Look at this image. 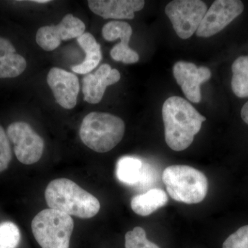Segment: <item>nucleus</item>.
<instances>
[{
    "mask_svg": "<svg viewBox=\"0 0 248 248\" xmlns=\"http://www.w3.org/2000/svg\"><path fill=\"white\" fill-rule=\"evenodd\" d=\"M125 129V124L120 117L108 112H92L81 122L79 137L90 149L107 153L120 143Z\"/></svg>",
    "mask_w": 248,
    "mask_h": 248,
    "instance_id": "nucleus-3",
    "label": "nucleus"
},
{
    "mask_svg": "<svg viewBox=\"0 0 248 248\" xmlns=\"http://www.w3.org/2000/svg\"><path fill=\"white\" fill-rule=\"evenodd\" d=\"M231 86L233 93L238 97H248V71L233 73Z\"/></svg>",
    "mask_w": 248,
    "mask_h": 248,
    "instance_id": "nucleus-24",
    "label": "nucleus"
},
{
    "mask_svg": "<svg viewBox=\"0 0 248 248\" xmlns=\"http://www.w3.org/2000/svg\"><path fill=\"white\" fill-rule=\"evenodd\" d=\"M12 159L9 139L4 129L0 125V173L6 170Z\"/></svg>",
    "mask_w": 248,
    "mask_h": 248,
    "instance_id": "nucleus-22",
    "label": "nucleus"
},
{
    "mask_svg": "<svg viewBox=\"0 0 248 248\" xmlns=\"http://www.w3.org/2000/svg\"><path fill=\"white\" fill-rule=\"evenodd\" d=\"M47 83L57 102L66 109H73L78 102L80 86L76 75L54 67L48 72Z\"/></svg>",
    "mask_w": 248,
    "mask_h": 248,
    "instance_id": "nucleus-11",
    "label": "nucleus"
},
{
    "mask_svg": "<svg viewBox=\"0 0 248 248\" xmlns=\"http://www.w3.org/2000/svg\"><path fill=\"white\" fill-rule=\"evenodd\" d=\"M121 79V74L107 63L101 65L94 73L86 75L82 80V93L85 102L91 104L102 101L106 89Z\"/></svg>",
    "mask_w": 248,
    "mask_h": 248,
    "instance_id": "nucleus-12",
    "label": "nucleus"
},
{
    "mask_svg": "<svg viewBox=\"0 0 248 248\" xmlns=\"http://www.w3.org/2000/svg\"><path fill=\"white\" fill-rule=\"evenodd\" d=\"M244 10L239 0H217L208 9L196 34L200 37H212L221 32Z\"/></svg>",
    "mask_w": 248,
    "mask_h": 248,
    "instance_id": "nucleus-8",
    "label": "nucleus"
},
{
    "mask_svg": "<svg viewBox=\"0 0 248 248\" xmlns=\"http://www.w3.org/2000/svg\"><path fill=\"white\" fill-rule=\"evenodd\" d=\"M18 227L11 221L0 223V248H16L20 242Z\"/></svg>",
    "mask_w": 248,
    "mask_h": 248,
    "instance_id": "nucleus-19",
    "label": "nucleus"
},
{
    "mask_svg": "<svg viewBox=\"0 0 248 248\" xmlns=\"http://www.w3.org/2000/svg\"><path fill=\"white\" fill-rule=\"evenodd\" d=\"M248 71V56H241L236 59L232 66V73Z\"/></svg>",
    "mask_w": 248,
    "mask_h": 248,
    "instance_id": "nucleus-25",
    "label": "nucleus"
},
{
    "mask_svg": "<svg viewBox=\"0 0 248 248\" xmlns=\"http://www.w3.org/2000/svg\"><path fill=\"white\" fill-rule=\"evenodd\" d=\"M45 195L49 208L70 216L92 218L100 210V203L94 196L66 178L49 183Z\"/></svg>",
    "mask_w": 248,
    "mask_h": 248,
    "instance_id": "nucleus-2",
    "label": "nucleus"
},
{
    "mask_svg": "<svg viewBox=\"0 0 248 248\" xmlns=\"http://www.w3.org/2000/svg\"><path fill=\"white\" fill-rule=\"evenodd\" d=\"M125 248H160L147 239L146 231L141 227H135L125 236Z\"/></svg>",
    "mask_w": 248,
    "mask_h": 248,
    "instance_id": "nucleus-20",
    "label": "nucleus"
},
{
    "mask_svg": "<svg viewBox=\"0 0 248 248\" xmlns=\"http://www.w3.org/2000/svg\"><path fill=\"white\" fill-rule=\"evenodd\" d=\"M27 66L25 58L17 53L13 44L0 37V79L17 78L25 71Z\"/></svg>",
    "mask_w": 248,
    "mask_h": 248,
    "instance_id": "nucleus-14",
    "label": "nucleus"
},
{
    "mask_svg": "<svg viewBox=\"0 0 248 248\" xmlns=\"http://www.w3.org/2000/svg\"><path fill=\"white\" fill-rule=\"evenodd\" d=\"M132 35L131 26L123 21H110L102 28L103 37L108 42L120 39L121 43L128 45Z\"/></svg>",
    "mask_w": 248,
    "mask_h": 248,
    "instance_id": "nucleus-18",
    "label": "nucleus"
},
{
    "mask_svg": "<svg viewBox=\"0 0 248 248\" xmlns=\"http://www.w3.org/2000/svg\"><path fill=\"white\" fill-rule=\"evenodd\" d=\"M32 2L37 3V4H47V3L50 2V0H33Z\"/></svg>",
    "mask_w": 248,
    "mask_h": 248,
    "instance_id": "nucleus-27",
    "label": "nucleus"
},
{
    "mask_svg": "<svg viewBox=\"0 0 248 248\" xmlns=\"http://www.w3.org/2000/svg\"><path fill=\"white\" fill-rule=\"evenodd\" d=\"M241 118L248 124V102H246L241 109Z\"/></svg>",
    "mask_w": 248,
    "mask_h": 248,
    "instance_id": "nucleus-26",
    "label": "nucleus"
},
{
    "mask_svg": "<svg viewBox=\"0 0 248 248\" xmlns=\"http://www.w3.org/2000/svg\"><path fill=\"white\" fill-rule=\"evenodd\" d=\"M162 117L166 143L173 151L178 152L184 151L192 144L206 120L190 103L177 96L165 101Z\"/></svg>",
    "mask_w": 248,
    "mask_h": 248,
    "instance_id": "nucleus-1",
    "label": "nucleus"
},
{
    "mask_svg": "<svg viewBox=\"0 0 248 248\" xmlns=\"http://www.w3.org/2000/svg\"><path fill=\"white\" fill-rule=\"evenodd\" d=\"M143 169V163L138 158L124 156L117 161L116 176L123 184L135 185L143 182L148 177V173Z\"/></svg>",
    "mask_w": 248,
    "mask_h": 248,
    "instance_id": "nucleus-16",
    "label": "nucleus"
},
{
    "mask_svg": "<svg viewBox=\"0 0 248 248\" xmlns=\"http://www.w3.org/2000/svg\"><path fill=\"white\" fill-rule=\"evenodd\" d=\"M223 248H248V225L228 236L223 243Z\"/></svg>",
    "mask_w": 248,
    "mask_h": 248,
    "instance_id": "nucleus-23",
    "label": "nucleus"
},
{
    "mask_svg": "<svg viewBox=\"0 0 248 248\" xmlns=\"http://www.w3.org/2000/svg\"><path fill=\"white\" fill-rule=\"evenodd\" d=\"M111 58L117 62L124 63H135L140 60V56L136 51L129 47L128 45L117 44L110 50Z\"/></svg>",
    "mask_w": 248,
    "mask_h": 248,
    "instance_id": "nucleus-21",
    "label": "nucleus"
},
{
    "mask_svg": "<svg viewBox=\"0 0 248 248\" xmlns=\"http://www.w3.org/2000/svg\"><path fill=\"white\" fill-rule=\"evenodd\" d=\"M207 11L208 6L200 0H175L165 9L176 33L183 40L197 32Z\"/></svg>",
    "mask_w": 248,
    "mask_h": 248,
    "instance_id": "nucleus-6",
    "label": "nucleus"
},
{
    "mask_svg": "<svg viewBox=\"0 0 248 248\" xmlns=\"http://www.w3.org/2000/svg\"><path fill=\"white\" fill-rule=\"evenodd\" d=\"M168 200L167 195L164 190L159 188L152 189L146 193L135 196L132 199V210L140 216H148L166 205Z\"/></svg>",
    "mask_w": 248,
    "mask_h": 248,
    "instance_id": "nucleus-17",
    "label": "nucleus"
},
{
    "mask_svg": "<svg viewBox=\"0 0 248 248\" xmlns=\"http://www.w3.org/2000/svg\"><path fill=\"white\" fill-rule=\"evenodd\" d=\"M86 25L79 18L67 14L58 25L40 28L36 34V42L46 51L58 48L62 41L78 38L84 33Z\"/></svg>",
    "mask_w": 248,
    "mask_h": 248,
    "instance_id": "nucleus-9",
    "label": "nucleus"
},
{
    "mask_svg": "<svg viewBox=\"0 0 248 248\" xmlns=\"http://www.w3.org/2000/svg\"><path fill=\"white\" fill-rule=\"evenodd\" d=\"M89 9L104 19H132L135 13L143 9L142 0H89Z\"/></svg>",
    "mask_w": 248,
    "mask_h": 248,
    "instance_id": "nucleus-13",
    "label": "nucleus"
},
{
    "mask_svg": "<svg viewBox=\"0 0 248 248\" xmlns=\"http://www.w3.org/2000/svg\"><path fill=\"white\" fill-rule=\"evenodd\" d=\"M162 180L171 198L181 203H200L208 193V179L203 172L190 166H169L163 172Z\"/></svg>",
    "mask_w": 248,
    "mask_h": 248,
    "instance_id": "nucleus-4",
    "label": "nucleus"
},
{
    "mask_svg": "<svg viewBox=\"0 0 248 248\" xmlns=\"http://www.w3.org/2000/svg\"><path fill=\"white\" fill-rule=\"evenodd\" d=\"M173 75L187 99L195 104L200 103L201 85L211 78L210 70L205 66L197 67L190 62H178L173 67Z\"/></svg>",
    "mask_w": 248,
    "mask_h": 248,
    "instance_id": "nucleus-10",
    "label": "nucleus"
},
{
    "mask_svg": "<svg viewBox=\"0 0 248 248\" xmlns=\"http://www.w3.org/2000/svg\"><path fill=\"white\" fill-rule=\"evenodd\" d=\"M31 228L42 248H69L74 221L66 213L45 209L34 217Z\"/></svg>",
    "mask_w": 248,
    "mask_h": 248,
    "instance_id": "nucleus-5",
    "label": "nucleus"
},
{
    "mask_svg": "<svg viewBox=\"0 0 248 248\" xmlns=\"http://www.w3.org/2000/svg\"><path fill=\"white\" fill-rule=\"evenodd\" d=\"M78 42L86 53V58L80 64L72 67V71L80 75L89 74L97 68L102 59L100 45L94 36L90 32H84L78 38Z\"/></svg>",
    "mask_w": 248,
    "mask_h": 248,
    "instance_id": "nucleus-15",
    "label": "nucleus"
},
{
    "mask_svg": "<svg viewBox=\"0 0 248 248\" xmlns=\"http://www.w3.org/2000/svg\"><path fill=\"white\" fill-rule=\"evenodd\" d=\"M6 135L14 145L15 154L19 162L31 165L40 161L45 141L29 124L16 122L10 124Z\"/></svg>",
    "mask_w": 248,
    "mask_h": 248,
    "instance_id": "nucleus-7",
    "label": "nucleus"
}]
</instances>
